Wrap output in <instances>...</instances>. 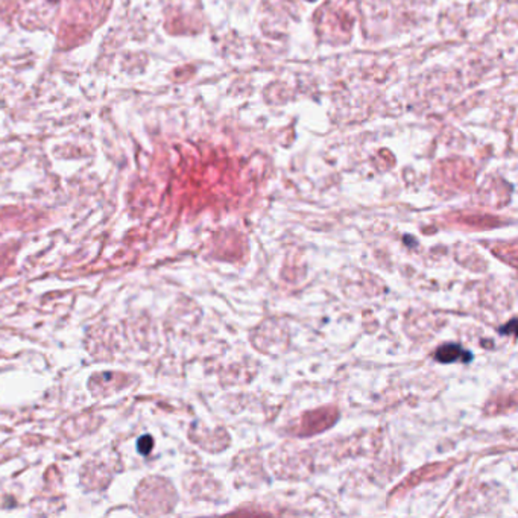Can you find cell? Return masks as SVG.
I'll return each instance as SVG.
<instances>
[{"label": "cell", "mask_w": 518, "mask_h": 518, "mask_svg": "<svg viewBox=\"0 0 518 518\" xmlns=\"http://www.w3.org/2000/svg\"><path fill=\"white\" fill-rule=\"evenodd\" d=\"M154 448V438L150 435H143L140 436L138 441H137V450L140 455H149L150 451H153Z\"/></svg>", "instance_id": "2"}, {"label": "cell", "mask_w": 518, "mask_h": 518, "mask_svg": "<svg viewBox=\"0 0 518 518\" xmlns=\"http://www.w3.org/2000/svg\"><path fill=\"white\" fill-rule=\"evenodd\" d=\"M517 321H515V319H511V321H510V324H507V325H505V327H502L500 330H498V332H500V333H506V335H515V332H517V324H515Z\"/></svg>", "instance_id": "3"}, {"label": "cell", "mask_w": 518, "mask_h": 518, "mask_svg": "<svg viewBox=\"0 0 518 518\" xmlns=\"http://www.w3.org/2000/svg\"><path fill=\"white\" fill-rule=\"evenodd\" d=\"M435 359L441 363H455V362L468 363L473 359V354L464 350V347L459 344H446L438 348L435 353Z\"/></svg>", "instance_id": "1"}]
</instances>
